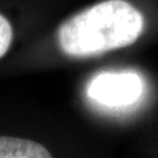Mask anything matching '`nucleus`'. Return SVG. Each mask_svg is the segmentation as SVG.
<instances>
[{"mask_svg":"<svg viewBox=\"0 0 158 158\" xmlns=\"http://www.w3.org/2000/svg\"><path fill=\"white\" fill-rule=\"evenodd\" d=\"M144 17L125 0H104L61 23L57 44L68 56L91 57L135 44Z\"/></svg>","mask_w":158,"mask_h":158,"instance_id":"obj_1","label":"nucleus"},{"mask_svg":"<svg viewBox=\"0 0 158 158\" xmlns=\"http://www.w3.org/2000/svg\"><path fill=\"white\" fill-rule=\"evenodd\" d=\"M52 153L42 144L26 138L0 136V158H48Z\"/></svg>","mask_w":158,"mask_h":158,"instance_id":"obj_3","label":"nucleus"},{"mask_svg":"<svg viewBox=\"0 0 158 158\" xmlns=\"http://www.w3.org/2000/svg\"><path fill=\"white\" fill-rule=\"evenodd\" d=\"M13 41V27L11 23L0 13V59L6 55Z\"/></svg>","mask_w":158,"mask_h":158,"instance_id":"obj_4","label":"nucleus"},{"mask_svg":"<svg viewBox=\"0 0 158 158\" xmlns=\"http://www.w3.org/2000/svg\"><path fill=\"white\" fill-rule=\"evenodd\" d=\"M143 90V80L132 72L101 73L87 85V95L91 101L110 109L132 106L142 97Z\"/></svg>","mask_w":158,"mask_h":158,"instance_id":"obj_2","label":"nucleus"}]
</instances>
